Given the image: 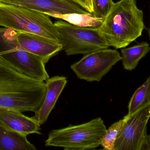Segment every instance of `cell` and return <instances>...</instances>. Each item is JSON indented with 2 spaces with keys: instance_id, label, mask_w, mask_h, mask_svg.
Here are the masks:
<instances>
[{
  "instance_id": "cell-2",
  "label": "cell",
  "mask_w": 150,
  "mask_h": 150,
  "mask_svg": "<svg viewBox=\"0 0 150 150\" xmlns=\"http://www.w3.org/2000/svg\"><path fill=\"white\" fill-rule=\"evenodd\" d=\"M145 28L143 12L135 0H120L114 3L98 29L109 46L119 49L140 37Z\"/></svg>"
},
{
  "instance_id": "cell-16",
  "label": "cell",
  "mask_w": 150,
  "mask_h": 150,
  "mask_svg": "<svg viewBox=\"0 0 150 150\" xmlns=\"http://www.w3.org/2000/svg\"><path fill=\"white\" fill-rule=\"evenodd\" d=\"M150 102V76L143 84L135 91L128 106L127 114H133Z\"/></svg>"
},
{
  "instance_id": "cell-11",
  "label": "cell",
  "mask_w": 150,
  "mask_h": 150,
  "mask_svg": "<svg viewBox=\"0 0 150 150\" xmlns=\"http://www.w3.org/2000/svg\"><path fill=\"white\" fill-rule=\"evenodd\" d=\"M67 83L64 76H55L45 81L46 92L44 101L39 110L32 117L41 125L46 122L51 112Z\"/></svg>"
},
{
  "instance_id": "cell-17",
  "label": "cell",
  "mask_w": 150,
  "mask_h": 150,
  "mask_svg": "<svg viewBox=\"0 0 150 150\" xmlns=\"http://www.w3.org/2000/svg\"><path fill=\"white\" fill-rule=\"evenodd\" d=\"M128 119V116L126 115L123 119L115 122L107 129L100 142V145L103 149L114 150L117 138Z\"/></svg>"
},
{
  "instance_id": "cell-4",
  "label": "cell",
  "mask_w": 150,
  "mask_h": 150,
  "mask_svg": "<svg viewBox=\"0 0 150 150\" xmlns=\"http://www.w3.org/2000/svg\"><path fill=\"white\" fill-rule=\"evenodd\" d=\"M106 130L104 121L97 118L83 124L52 130L45 145L66 150L93 149L100 146Z\"/></svg>"
},
{
  "instance_id": "cell-3",
  "label": "cell",
  "mask_w": 150,
  "mask_h": 150,
  "mask_svg": "<svg viewBox=\"0 0 150 150\" xmlns=\"http://www.w3.org/2000/svg\"><path fill=\"white\" fill-rule=\"evenodd\" d=\"M0 26L61 43L59 33L49 16L15 4L0 1Z\"/></svg>"
},
{
  "instance_id": "cell-15",
  "label": "cell",
  "mask_w": 150,
  "mask_h": 150,
  "mask_svg": "<svg viewBox=\"0 0 150 150\" xmlns=\"http://www.w3.org/2000/svg\"><path fill=\"white\" fill-rule=\"evenodd\" d=\"M150 51L149 44L142 42L135 45L121 50L122 64L124 69L131 71L135 69L139 61Z\"/></svg>"
},
{
  "instance_id": "cell-12",
  "label": "cell",
  "mask_w": 150,
  "mask_h": 150,
  "mask_svg": "<svg viewBox=\"0 0 150 150\" xmlns=\"http://www.w3.org/2000/svg\"><path fill=\"white\" fill-rule=\"evenodd\" d=\"M0 122L9 129L25 135L41 134L40 125L38 121L21 112L0 108Z\"/></svg>"
},
{
  "instance_id": "cell-1",
  "label": "cell",
  "mask_w": 150,
  "mask_h": 150,
  "mask_svg": "<svg viewBox=\"0 0 150 150\" xmlns=\"http://www.w3.org/2000/svg\"><path fill=\"white\" fill-rule=\"evenodd\" d=\"M46 92L45 82L23 75L0 60V108L35 113Z\"/></svg>"
},
{
  "instance_id": "cell-20",
  "label": "cell",
  "mask_w": 150,
  "mask_h": 150,
  "mask_svg": "<svg viewBox=\"0 0 150 150\" xmlns=\"http://www.w3.org/2000/svg\"><path fill=\"white\" fill-rule=\"evenodd\" d=\"M143 150H150V134L147 136Z\"/></svg>"
},
{
  "instance_id": "cell-13",
  "label": "cell",
  "mask_w": 150,
  "mask_h": 150,
  "mask_svg": "<svg viewBox=\"0 0 150 150\" xmlns=\"http://www.w3.org/2000/svg\"><path fill=\"white\" fill-rule=\"evenodd\" d=\"M27 136L5 127L0 122V150H36Z\"/></svg>"
},
{
  "instance_id": "cell-6",
  "label": "cell",
  "mask_w": 150,
  "mask_h": 150,
  "mask_svg": "<svg viewBox=\"0 0 150 150\" xmlns=\"http://www.w3.org/2000/svg\"><path fill=\"white\" fill-rule=\"evenodd\" d=\"M54 25L67 55H86L109 47L98 28L80 27L61 20Z\"/></svg>"
},
{
  "instance_id": "cell-19",
  "label": "cell",
  "mask_w": 150,
  "mask_h": 150,
  "mask_svg": "<svg viewBox=\"0 0 150 150\" xmlns=\"http://www.w3.org/2000/svg\"><path fill=\"white\" fill-rule=\"evenodd\" d=\"M67 1L73 2L74 3L78 4L79 6H81V7L83 8L90 13H93L92 10L90 8L89 5H88L86 0H67Z\"/></svg>"
},
{
  "instance_id": "cell-8",
  "label": "cell",
  "mask_w": 150,
  "mask_h": 150,
  "mask_svg": "<svg viewBox=\"0 0 150 150\" xmlns=\"http://www.w3.org/2000/svg\"><path fill=\"white\" fill-rule=\"evenodd\" d=\"M127 116L128 119L116 140L114 150H143L148 136L150 102Z\"/></svg>"
},
{
  "instance_id": "cell-21",
  "label": "cell",
  "mask_w": 150,
  "mask_h": 150,
  "mask_svg": "<svg viewBox=\"0 0 150 150\" xmlns=\"http://www.w3.org/2000/svg\"><path fill=\"white\" fill-rule=\"evenodd\" d=\"M87 1V3H88V5L90 6L91 9L92 10L93 12V4L92 2V0H86Z\"/></svg>"
},
{
  "instance_id": "cell-10",
  "label": "cell",
  "mask_w": 150,
  "mask_h": 150,
  "mask_svg": "<svg viewBox=\"0 0 150 150\" xmlns=\"http://www.w3.org/2000/svg\"><path fill=\"white\" fill-rule=\"evenodd\" d=\"M0 1L15 4L42 13H89L81 6L67 0H0Z\"/></svg>"
},
{
  "instance_id": "cell-22",
  "label": "cell",
  "mask_w": 150,
  "mask_h": 150,
  "mask_svg": "<svg viewBox=\"0 0 150 150\" xmlns=\"http://www.w3.org/2000/svg\"><path fill=\"white\" fill-rule=\"evenodd\" d=\"M148 33H149V37L150 40V27L149 28V30H148Z\"/></svg>"
},
{
  "instance_id": "cell-7",
  "label": "cell",
  "mask_w": 150,
  "mask_h": 150,
  "mask_svg": "<svg viewBox=\"0 0 150 150\" xmlns=\"http://www.w3.org/2000/svg\"><path fill=\"white\" fill-rule=\"evenodd\" d=\"M120 53L115 49H100L84 55L71 68L80 79L100 82L115 64L121 60Z\"/></svg>"
},
{
  "instance_id": "cell-14",
  "label": "cell",
  "mask_w": 150,
  "mask_h": 150,
  "mask_svg": "<svg viewBox=\"0 0 150 150\" xmlns=\"http://www.w3.org/2000/svg\"><path fill=\"white\" fill-rule=\"evenodd\" d=\"M49 16L59 18L71 24L84 27L98 28L103 23L104 18L95 16L93 13H69L62 14L55 12H45Z\"/></svg>"
},
{
  "instance_id": "cell-5",
  "label": "cell",
  "mask_w": 150,
  "mask_h": 150,
  "mask_svg": "<svg viewBox=\"0 0 150 150\" xmlns=\"http://www.w3.org/2000/svg\"><path fill=\"white\" fill-rule=\"evenodd\" d=\"M17 31L0 27V60L27 76L46 81L49 75L43 61L21 48L17 40Z\"/></svg>"
},
{
  "instance_id": "cell-18",
  "label": "cell",
  "mask_w": 150,
  "mask_h": 150,
  "mask_svg": "<svg viewBox=\"0 0 150 150\" xmlns=\"http://www.w3.org/2000/svg\"><path fill=\"white\" fill-rule=\"evenodd\" d=\"M92 2L93 15L103 18L108 14L114 3L112 0H92Z\"/></svg>"
},
{
  "instance_id": "cell-9",
  "label": "cell",
  "mask_w": 150,
  "mask_h": 150,
  "mask_svg": "<svg viewBox=\"0 0 150 150\" xmlns=\"http://www.w3.org/2000/svg\"><path fill=\"white\" fill-rule=\"evenodd\" d=\"M16 38L21 48L38 56L45 64L63 49L60 42L36 34L17 31Z\"/></svg>"
}]
</instances>
